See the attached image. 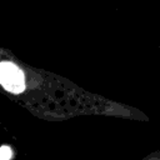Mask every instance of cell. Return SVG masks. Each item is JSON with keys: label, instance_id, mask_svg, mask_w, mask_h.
<instances>
[{"label": "cell", "instance_id": "6da1fadb", "mask_svg": "<svg viewBox=\"0 0 160 160\" xmlns=\"http://www.w3.org/2000/svg\"><path fill=\"white\" fill-rule=\"evenodd\" d=\"M0 84L14 94H19L24 90V74L22 71L12 62H1L0 64Z\"/></svg>", "mask_w": 160, "mask_h": 160}, {"label": "cell", "instance_id": "7a4b0ae2", "mask_svg": "<svg viewBox=\"0 0 160 160\" xmlns=\"http://www.w3.org/2000/svg\"><path fill=\"white\" fill-rule=\"evenodd\" d=\"M0 156L4 159V160H10L11 156H12V151L9 146H1L0 148Z\"/></svg>", "mask_w": 160, "mask_h": 160}, {"label": "cell", "instance_id": "3957f363", "mask_svg": "<svg viewBox=\"0 0 160 160\" xmlns=\"http://www.w3.org/2000/svg\"><path fill=\"white\" fill-rule=\"evenodd\" d=\"M0 160H4V159H2V158H1V156H0Z\"/></svg>", "mask_w": 160, "mask_h": 160}]
</instances>
